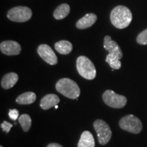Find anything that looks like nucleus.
Listing matches in <instances>:
<instances>
[{"label":"nucleus","mask_w":147,"mask_h":147,"mask_svg":"<svg viewBox=\"0 0 147 147\" xmlns=\"http://www.w3.org/2000/svg\"><path fill=\"white\" fill-rule=\"evenodd\" d=\"M110 21L117 28L120 29L126 28L132 21L131 12L126 6L118 5L112 10Z\"/></svg>","instance_id":"1"},{"label":"nucleus","mask_w":147,"mask_h":147,"mask_svg":"<svg viewBox=\"0 0 147 147\" xmlns=\"http://www.w3.org/2000/svg\"><path fill=\"white\" fill-rule=\"evenodd\" d=\"M56 90L59 93L69 99H77L80 95V89L78 84L67 78L60 79L57 82Z\"/></svg>","instance_id":"2"},{"label":"nucleus","mask_w":147,"mask_h":147,"mask_svg":"<svg viewBox=\"0 0 147 147\" xmlns=\"http://www.w3.org/2000/svg\"><path fill=\"white\" fill-rule=\"evenodd\" d=\"M76 68L79 74L87 80H93L96 76V69L93 62L85 56H80L76 60Z\"/></svg>","instance_id":"3"},{"label":"nucleus","mask_w":147,"mask_h":147,"mask_svg":"<svg viewBox=\"0 0 147 147\" xmlns=\"http://www.w3.org/2000/svg\"><path fill=\"white\" fill-rule=\"evenodd\" d=\"M119 126L122 129L132 134H139L142 129L141 121L133 115L125 116L119 121Z\"/></svg>","instance_id":"4"},{"label":"nucleus","mask_w":147,"mask_h":147,"mask_svg":"<svg viewBox=\"0 0 147 147\" xmlns=\"http://www.w3.org/2000/svg\"><path fill=\"white\" fill-rule=\"evenodd\" d=\"M93 127L97 133L99 143L101 145L108 144L113 135L108 123L102 119H97L93 123Z\"/></svg>","instance_id":"5"},{"label":"nucleus","mask_w":147,"mask_h":147,"mask_svg":"<svg viewBox=\"0 0 147 147\" xmlns=\"http://www.w3.org/2000/svg\"><path fill=\"white\" fill-rule=\"evenodd\" d=\"M7 16L10 21L17 23L28 21L32 16V11L26 6L14 7L8 11Z\"/></svg>","instance_id":"6"},{"label":"nucleus","mask_w":147,"mask_h":147,"mask_svg":"<svg viewBox=\"0 0 147 147\" xmlns=\"http://www.w3.org/2000/svg\"><path fill=\"white\" fill-rule=\"evenodd\" d=\"M102 99L106 105L113 108H122L127 104V98L112 90H106L103 93Z\"/></svg>","instance_id":"7"},{"label":"nucleus","mask_w":147,"mask_h":147,"mask_svg":"<svg viewBox=\"0 0 147 147\" xmlns=\"http://www.w3.org/2000/svg\"><path fill=\"white\" fill-rule=\"evenodd\" d=\"M37 52L40 57L49 65H55L57 63V57L53 49L49 45L45 44L40 45L37 49Z\"/></svg>","instance_id":"8"},{"label":"nucleus","mask_w":147,"mask_h":147,"mask_svg":"<svg viewBox=\"0 0 147 147\" xmlns=\"http://www.w3.org/2000/svg\"><path fill=\"white\" fill-rule=\"evenodd\" d=\"M0 50L3 54L12 56L18 55L21 51V47L18 42L12 40L3 41L0 44Z\"/></svg>","instance_id":"9"},{"label":"nucleus","mask_w":147,"mask_h":147,"mask_svg":"<svg viewBox=\"0 0 147 147\" xmlns=\"http://www.w3.org/2000/svg\"><path fill=\"white\" fill-rule=\"evenodd\" d=\"M104 47L106 51H108L109 54L113 55L121 59L123 57V52L121 48L115 41L111 39V37L106 36L104 38Z\"/></svg>","instance_id":"10"},{"label":"nucleus","mask_w":147,"mask_h":147,"mask_svg":"<svg viewBox=\"0 0 147 147\" xmlns=\"http://www.w3.org/2000/svg\"><path fill=\"white\" fill-rule=\"evenodd\" d=\"M60 102V99L55 94H47L40 101V107L43 110H49L53 106H57Z\"/></svg>","instance_id":"11"},{"label":"nucleus","mask_w":147,"mask_h":147,"mask_svg":"<svg viewBox=\"0 0 147 147\" xmlns=\"http://www.w3.org/2000/svg\"><path fill=\"white\" fill-rule=\"evenodd\" d=\"M97 21L96 14L89 13L79 19L76 24V26L79 29H85L91 27Z\"/></svg>","instance_id":"12"},{"label":"nucleus","mask_w":147,"mask_h":147,"mask_svg":"<svg viewBox=\"0 0 147 147\" xmlns=\"http://www.w3.org/2000/svg\"><path fill=\"white\" fill-rule=\"evenodd\" d=\"M18 80L17 74L10 72L4 75L1 81V85L3 89H9L13 87Z\"/></svg>","instance_id":"13"},{"label":"nucleus","mask_w":147,"mask_h":147,"mask_svg":"<svg viewBox=\"0 0 147 147\" xmlns=\"http://www.w3.org/2000/svg\"><path fill=\"white\" fill-rule=\"evenodd\" d=\"M78 147H95V140L91 132H82L78 141Z\"/></svg>","instance_id":"14"},{"label":"nucleus","mask_w":147,"mask_h":147,"mask_svg":"<svg viewBox=\"0 0 147 147\" xmlns=\"http://www.w3.org/2000/svg\"><path fill=\"white\" fill-rule=\"evenodd\" d=\"M36 100V95L34 92L29 91L22 93L16 99V102L17 104L27 105V104H32Z\"/></svg>","instance_id":"15"},{"label":"nucleus","mask_w":147,"mask_h":147,"mask_svg":"<svg viewBox=\"0 0 147 147\" xmlns=\"http://www.w3.org/2000/svg\"><path fill=\"white\" fill-rule=\"evenodd\" d=\"M55 50L61 55H68L72 51L73 46L70 42L61 40L55 44Z\"/></svg>","instance_id":"16"},{"label":"nucleus","mask_w":147,"mask_h":147,"mask_svg":"<svg viewBox=\"0 0 147 147\" xmlns=\"http://www.w3.org/2000/svg\"><path fill=\"white\" fill-rule=\"evenodd\" d=\"M70 12V7L67 3H62L55 9L53 13V16L55 19L61 20L68 16Z\"/></svg>","instance_id":"17"},{"label":"nucleus","mask_w":147,"mask_h":147,"mask_svg":"<svg viewBox=\"0 0 147 147\" xmlns=\"http://www.w3.org/2000/svg\"><path fill=\"white\" fill-rule=\"evenodd\" d=\"M18 122L21 124L22 129L25 132H27L32 126V119L30 116L27 114H23L18 117Z\"/></svg>","instance_id":"18"},{"label":"nucleus","mask_w":147,"mask_h":147,"mask_svg":"<svg viewBox=\"0 0 147 147\" xmlns=\"http://www.w3.org/2000/svg\"><path fill=\"white\" fill-rule=\"evenodd\" d=\"M106 61L114 69H119L121 67V62L119 59L113 55L108 54L106 57Z\"/></svg>","instance_id":"19"},{"label":"nucleus","mask_w":147,"mask_h":147,"mask_svg":"<svg viewBox=\"0 0 147 147\" xmlns=\"http://www.w3.org/2000/svg\"><path fill=\"white\" fill-rule=\"evenodd\" d=\"M137 42L140 45H147V29L143 31L137 37Z\"/></svg>","instance_id":"20"},{"label":"nucleus","mask_w":147,"mask_h":147,"mask_svg":"<svg viewBox=\"0 0 147 147\" xmlns=\"http://www.w3.org/2000/svg\"><path fill=\"white\" fill-rule=\"evenodd\" d=\"M12 126H13V125L12 123H10L9 122H7V121H4L1 124V129H3V131H5V133L8 134L9 132L10 131V129L12 127Z\"/></svg>","instance_id":"21"},{"label":"nucleus","mask_w":147,"mask_h":147,"mask_svg":"<svg viewBox=\"0 0 147 147\" xmlns=\"http://www.w3.org/2000/svg\"><path fill=\"white\" fill-rule=\"evenodd\" d=\"M9 117L12 119V120L15 121L16 119H18V115H19V112L16 109H12L10 110L8 113Z\"/></svg>","instance_id":"22"},{"label":"nucleus","mask_w":147,"mask_h":147,"mask_svg":"<svg viewBox=\"0 0 147 147\" xmlns=\"http://www.w3.org/2000/svg\"><path fill=\"white\" fill-rule=\"evenodd\" d=\"M47 147H63V146L59 144H57V143H51V144H48Z\"/></svg>","instance_id":"23"},{"label":"nucleus","mask_w":147,"mask_h":147,"mask_svg":"<svg viewBox=\"0 0 147 147\" xmlns=\"http://www.w3.org/2000/svg\"><path fill=\"white\" fill-rule=\"evenodd\" d=\"M55 108H56V109H57V108H58V106H57H57H55Z\"/></svg>","instance_id":"24"},{"label":"nucleus","mask_w":147,"mask_h":147,"mask_svg":"<svg viewBox=\"0 0 147 147\" xmlns=\"http://www.w3.org/2000/svg\"><path fill=\"white\" fill-rule=\"evenodd\" d=\"M0 147H3V146H0Z\"/></svg>","instance_id":"25"}]
</instances>
